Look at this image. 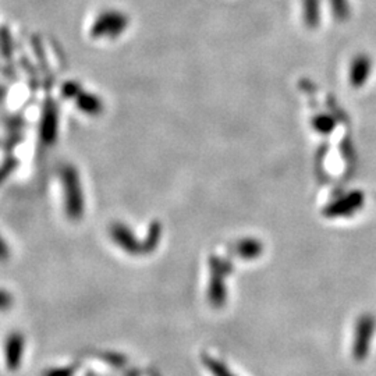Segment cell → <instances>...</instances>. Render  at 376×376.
<instances>
[{"label":"cell","mask_w":376,"mask_h":376,"mask_svg":"<svg viewBox=\"0 0 376 376\" xmlns=\"http://www.w3.org/2000/svg\"><path fill=\"white\" fill-rule=\"evenodd\" d=\"M24 336L18 332H13L4 341V361L8 371L14 372L20 368L24 356Z\"/></svg>","instance_id":"6da1fadb"},{"label":"cell","mask_w":376,"mask_h":376,"mask_svg":"<svg viewBox=\"0 0 376 376\" xmlns=\"http://www.w3.org/2000/svg\"><path fill=\"white\" fill-rule=\"evenodd\" d=\"M126 25V17L121 13L109 11L99 17L97 24L94 25V32L97 35L108 34V32H119Z\"/></svg>","instance_id":"7a4b0ae2"},{"label":"cell","mask_w":376,"mask_h":376,"mask_svg":"<svg viewBox=\"0 0 376 376\" xmlns=\"http://www.w3.org/2000/svg\"><path fill=\"white\" fill-rule=\"evenodd\" d=\"M64 187L67 191V211L70 216H77L80 210L78 187H77V178L71 171V169H67L64 171Z\"/></svg>","instance_id":"3957f363"},{"label":"cell","mask_w":376,"mask_h":376,"mask_svg":"<svg viewBox=\"0 0 376 376\" xmlns=\"http://www.w3.org/2000/svg\"><path fill=\"white\" fill-rule=\"evenodd\" d=\"M41 133H42L44 141H47V142L54 141V133H56V111H54V107H51V105H48L44 111Z\"/></svg>","instance_id":"277c9868"},{"label":"cell","mask_w":376,"mask_h":376,"mask_svg":"<svg viewBox=\"0 0 376 376\" xmlns=\"http://www.w3.org/2000/svg\"><path fill=\"white\" fill-rule=\"evenodd\" d=\"M304 14L310 23H315L320 13V0H303Z\"/></svg>","instance_id":"5b68a950"},{"label":"cell","mask_w":376,"mask_h":376,"mask_svg":"<svg viewBox=\"0 0 376 376\" xmlns=\"http://www.w3.org/2000/svg\"><path fill=\"white\" fill-rule=\"evenodd\" d=\"M11 305H13V296L8 291L0 289V311H7L11 308Z\"/></svg>","instance_id":"8992f818"},{"label":"cell","mask_w":376,"mask_h":376,"mask_svg":"<svg viewBox=\"0 0 376 376\" xmlns=\"http://www.w3.org/2000/svg\"><path fill=\"white\" fill-rule=\"evenodd\" d=\"M8 257H10L8 245H7V243L4 241V238L0 234V264L1 262H6L8 260Z\"/></svg>","instance_id":"52a82bcc"},{"label":"cell","mask_w":376,"mask_h":376,"mask_svg":"<svg viewBox=\"0 0 376 376\" xmlns=\"http://www.w3.org/2000/svg\"><path fill=\"white\" fill-rule=\"evenodd\" d=\"M45 376H67V374L63 370H54V371L47 372Z\"/></svg>","instance_id":"ba28073f"}]
</instances>
